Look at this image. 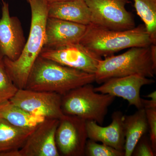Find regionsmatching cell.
Returning <instances> with one entry per match:
<instances>
[{
    "label": "cell",
    "mask_w": 156,
    "mask_h": 156,
    "mask_svg": "<svg viewBox=\"0 0 156 156\" xmlns=\"http://www.w3.org/2000/svg\"><path fill=\"white\" fill-rule=\"evenodd\" d=\"M144 109L148 126L150 140L154 151L156 152V108Z\"/></svg>",
    "instance_id": "cell-23"
},
{
    "label": "cell",
    "mask_w": 156,
    "mask_h": 156,
    "mask_svg": "<svg viewBox=\"0 0 156 156\" xmlns=\"http://www.w3.org/2000/svg\"><path fill=\"white\" fill-rule=\"evenodd\" d=\"M2 2L0 19V60L5 57L15 61L21 55L27 41L19 18L10 16L9 4Z\"/></svg>",
    "instance_id": "cell-9"
},
{
    "label": "cell",
    "mask_w": 156,
    "mask_h": 156,
    "mask_svg": "<svg viewBox=\"0 0 156 156\" xmlns=\"http://www.w3.org/2000/svg\"><path fill=\"white\" fill-rule=\"evenodd\" d=\"M87 26L48 17L44 48L56 49L80 44Z\"/></svg>",
    "instance_id": "cell-13"
},
{
    "label": "cell",
    "mask_w": 156,
    "mask_h": 156,
    "mask_svg": "<svg viewBox=\"0 0 156 156\" xmlns=\"http://www.w3.org/2000/svg\"><path fill=\"white\" fill-rule=\"evenodd\" d=\"M59 119H46L35 128L18 156H59L55 136Z\"/></svg>",
    "instance_id": "cell-11"
},
{
    "label": "cell",
    "mask_w": 156,
    "mask_h": 156,
    "mask_svg": "<svg viewBox=\"0 0 156 156\" xmlns=\"http://www.w3.org/2000/svg\"><path fill=\"white\" fill-rule=\"evenodd\" d=\"M94 82V74L68 67L40 55L31 70L25 89L55 92L62 96Z\"/></svg>",
    "instance_id": "cell-2"
},
{
    "label": "cell",
    "mask_w": 156,
    "mask_h": 156,
    "mask_svg": "<svg viewBox=\"0 0 156 156\" xmlns=\"http://www.w3.org/2000/svg\"><path fill=\"white\" fill-rule=\"evenodd\" d=\"M92 83L71 90L62 96L63 114L76 116L86 121H94L102 126L108 108L115 97L95 92Z\"/></svg>",
    "instance_id": "cell-5"
},
{
    "label": "cell",
    "mask_w": 156,
    "mask_h": 156,
    "mask_svg": "<svg viewBox=\"0 0 156 156\" xmlns=\"http://www.w3.org/2000/svg\"><path fill=\"white\" fill-rule=\"evenodd\" d=\"M48 17L87 26L91 15L85 0H69L48 4Z\"/></svg>",
    "instance_id": "cell-15"
},
{
    "label": "cell",
    "mask_w": 156,
    "mask_h": 156,
    "mask_svg": "<svg viewBox=\"0 0 156 156\" xmlns=\"http://www.w3.org/2000/svg\"><path fill=\"white\" fill-rule=\"evenodd\" d=\"M90 12L91 23L114 30L135 27L134 18L126 8L128 0H85Z\"/></svg>",
    "instance_id": "cell-6"
},
{
    "label": "cell",
    "mask_w": 156,
    "mask_h": 156,
    "mask_svg": "<svg viewBox=\"0 0 156 156\" xmlns=\"http://www.w3.org/2000/svg\"><path fill=\"white\" fill-rule=\"evenodd\" d=\"M80 44L98 56L106 57L124 49L148 47L152 42L144 25L119 31L90 23L87 26Z\"/></svg>",
    "instance_id": "cell-4"
},
{
    "label": "cell",
    "mask_w": 156,
    "mask_h": 156,
    "mask_svg": "<svg viewBox=\"0 0 156 156\" xmlns=\"http://www.w3.org/2000/svg\"><path fill=\"white\" fill-rule=\"evenodd\" d=\"M144 97L148 98H150L152 100L156 101V91H154L152 92L151 93H150L148 95H144Z\"/></svg>",
    "instance_id": "cell-25"
},
{
    "label": "cell",
    "mask_w": 156,
    "mask_h": 156,
    "mask_svg": "<svg viewBox=\"0 0 156 156\" xmlns=\"http://www.w3.org/2000/svg\"><path fill=\"white\" fill-rule=\"evenodd\" d=\"M141 102L144 108H156V101L147 100L141 98Z\"/></svg>",
    "instance_id": "cell-24"
},
{
    "label": "cell",
    "mask_w": 156,
    "mask_h": 156,
    "mask_svg": "<svg viewBox=\"0 0 156 156\" xmlns=\"http://www.w3.org/2000/svg\"><path fill=\"white\" fill-rule=\"evenodd\" d=\"M26 1H27V2H29L31 0H26Z\"/></svg>",
    "instance_id": "cell-27"
},
{
    "label": "cell",
    "mask_w": 156,
    "mask_h": 156,
    "mask_svg": "<svg viewBox=\"0 0 156 156\" xmlns=\"http://www.w3.org/2000/svg\"><path fill=\"white\" fill-rule=\"evenodd\" d=\"M124 115L115 111L112 115V122L103 127L94 121H86L88 139L124 151L125 136L123 127Z\"/></svg>",
    "instance_id": "cell-14"
},
{
    "label": "cell",
    "mask_w": 156,
    "mask_h": 156,
    "mask_svg": "<svg viewBox=\"0 0 156 156\" xmlns=\"http://www.w3.org/2000/svg\"><path fill=\"white\" fill-rule=\"evenodd\" d=\"M0 118L13 126L23 128H34L46 119L42 116L30 113L10 100L0 104Z\"/></svg>",
    "instance_id": "cell-18"
},
{
    "label": "cell",
    "mask_w": 156,
    "mask_h": 156,
    "mask_svg": "<svg viewBox=\"0 0 156 156\" xmlns=\"http://www.w3.org/2000/svg\"><path fill=\"white\" fill-rule=\"evenodd\" d=\"M2 1H3V0H2Z\"/></svg>",
    "instance_id": "cell-28"
},
{
    "label": "cell",
    "mask_w": 156,
    "mask_h": 156,
    "mask_svg": "<svg viewBox=\"0 0 156 156\" xmlns=\"http://www.w3.org/2000/svg\"><path fill=\"white\" fill-rule=\"evenodd\" d=\"M0 60V104L10 100L18 90Z\"/></svg>",
    "instance_id": "cell-20"
},
{
    "label": "cell",
    "mask_w": 156,
    "mask_h": 156,
    "mask_svg": "<svg viewBox=\"0 0 156 156\" xmlns=\"http://www.w3.org/2000/svg\"><path fill=\"white\" fill-rule=\"evenodd\" d=\"M134 156H154L156 152L152 147L149 136L144 135L135 146L132 155Z\"/></svg>",
    "instance_id": "cell-22"
},
{
    "label": "cell",
    "mask_w": 156,
    "mask_h": 156,
    "mask_svg": "<svg viewBox=\"0 0 156 156\" xmlns=\"http://www.w3.org/2000/svg\"><path fill=\"white\" fill-rule=\"evenodd\" d=\"M40 55L68 67L94 74L102 59L80 44L56 49L44 48Z\"/></svg>",
    "instance_id": "cell-10"
},
{
    "label": "cell",
    "mask_w": 156,
    "mask_h": 156,
    "mask_svg": "<svg viewBox=\"0 0 156 156\" xmlns=\"http://www.w3.org/2000/svg\"><path fill=\"white\" fill-rule=\"evenodd\" d=\"M125 156V152L105 144H100L91 140H87L85 147V156Z\"/></svg>",
    "instance_id": "cell-21"
},
{
    "label": "cell",
    "mask_w": 156,
    "mask_h": 156,
    "mask_svg": "<svg viewBox=\"0 0 156 156\" xmlns=\"http://www.w3.org/2000/svg\"><path fill=\"white\" fill-rule=\"evenodd\" d=\"M123 127L125 136V156H131L135 146L148 131L145 109H139L134 114L124 115Z\"/></svg>",
    "instance_id": "cell-17"
},
{
    "label": "cell",
    "mask_w": 156,
    "mask_h": 156,
    "mask_svg": "<svg viewBox=\"0 0 156 156\" xmlns=\"http://www.w3.org/2000/svg\"><path fill=\"white\" fill-rule=\"evenodd\" d=\"M29 3L31 13L30 31L22 53L15 61L5 57L2 59L6 71L18 89H25L31 70L45 43L48 4L44 0H31Z\"/></svg>",
    "instance_id": "cell-1"
},
{
    "label": "cell",
    "mask_w": 156,
    "mask_h": 156,
    "mask_svg": "<svg viewBox=\"0 0 156 156\" xmlns=\"http://www.w3.org/2000/svg\"><path fill=\"white\" fill-rule=\"evenodd\" d=\"M45 2H47L48 4L51 3L56 2H63V1H69V0H44Z\"/></svg>",
    "instance_id": "cell-26"
},
{
    "label": "cell",
    "mask_w": 156,
    "mask_h": 156,
    "mask_svg": "<svg viewBox=\"0 0 156 156\" xmlns=\"http://www.w3.org/2000/svg\"><path fill=\"white\" fill-rule=\"evenodd\" d=\"M155 82L151 78L134 75L111 78L102 83L101 86L94 87V89L99 93L122 98L128 101L129 106L133 105L139 109L144 108L140 95L141 88Z\"/></svg>",
    "instance_id": "cell-12"
},
{
    "label": "cell",
    "mask_w": 156,
    "mask_h": 156,
    "mask_svg": "<svg viewBox=\"0 0 156 156\" xmlns=\"http://www.w3.org/2000/svg\"><path fill=\"white\" fill-rule=\"evenodd\" d=\"M35 127L20 128L0 118V156H18L20 150Z\"/></svg>",
    "instance_id": "cell-16"
},
{
    "label": "cell",
    "mask_w": 156,
    "mask_h": 156,
    "mask_svg": "<svg viewBox=\"0 0 156 156\" xmlns=\"http://www.w3.org/2000/svg\"><path fill=\"white\" fill-rule=\"evenodd\" d=\"M136 14L144 23L153 44L156 45V0H134Z\"/></svg>",
    "instance_id": "cell-19"
},
{
    "label": "cell",
    "mask_w": 156,
    "mask_h": 156,
    "mask_svg": "<svg viewBox=\"0 0 156 156\" xmlns=\"http://www.w3.org/2000/svg\"><path fill=\"white\" fill-rule=\"evenodd\" d=\"M156 73V45L129 48L120 55L101 59L95 73V82L102 84L111 78L137 75L155 77Z\"/></svg>",
    "instance_id": "cell-3"
},
{
    "label": "cell",
    "mask_w": 156,
    "mask_h": 156,
    "mask_svg": "<svg viewBox=\"0 0 156 156\" xmlns=\"http://www.w3.org/2000/svg\"><path fill=\"white\" fill-rule=\"evenodd\" d=\"M61 99L62 95L55 92L23 89H18L10 101L32 114L59 119L64 115Z\"/></svg>",
    "instance_id": "cell-8"
},
{
    "label": "cell",
    "mask_w": 156,
    "mask_h": 156,
    "mask_svg": "<svg viewBox=\"0 0 156 156\" xmlns=\"http://www.w3.org/2000/svg\"><path fill=\"white\" fill-rule=\"evenodd\" d=\"M88 139L85 120L66 115L59 119L55 140L60 156H85Z\"/></svg>",
    "instance_id": "cell-7"
}]
</instances>
